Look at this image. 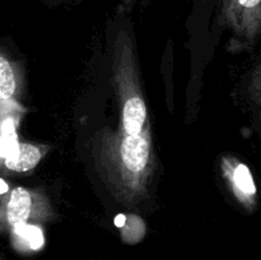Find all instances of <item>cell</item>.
Masks as SVG:
<instances>
[{
  "label": "cell",
  "mask_w": 261,
  "mask_h": 260,
  "mask_svg": "<svg viewBox=\"0 0 261 260\" xmlns=\"http://www.w3.org/2000/svg\"><path fill=\"white\" fill-rule=\"evenodd\" d=\"M53 208L42 193L18 188L0 191V232L13 231L28 222L47 221Z\"/></svg>",
  "instance_id": "obj_2"
},
{
  "label": "cell",
  "mask_w": 261,
  "mask_h": 260,
  "mask_svg": "<svg viewBox=\"0 0 261 260\" xmlns=\"http://www.w3.org/2000/svg\"><path fill=\"white\" fill-rule=\"evenodd\" d=\"M222 17L236 37L254 45L261 36V0H221Z\"/></svg>",
  "instance_id": "obj_3"
},
{
  "label": "cell",
  "mask_w": 261,
  "mask_h": 260,
  "mask_svg": "<svg viewBox=\"0 0 261 260\" xmlns=\"http://www.w3.org/2000/svg\"><path fill=\"white\" fill-rule=\"evenodd\" d=\"M0 260H2V259H0Z\"/></svg>",
  "instance_id": "obj_9"
},
{
  "label": "cell",
  "mask_w": 261,
  "mask_h": 260,
  "mask_svg": "<svg viewBox=\"0 0 261 260\" xmlns=\"http://www.w3.org/2000/svg\"><path fill=\"white\" fill-rule=\"evenodd\" d=\"M42 154L40 147L30 143L18 142L9 154L4 158V166L14 172H27L40 163Z\"/></svg>",
  "instance_id": "obj_5"
},
{
  "label": "cell",
  "mask_w": 261,
  "mask_h": 260,
  "mask_svg": "<svg viewBox=\"0 0 261 260\" xmlns=\"http://www.w3.org/2000/svg\"><path fill=\"white\" fill-rule=\"evenodd\" d=\"M17 89L14 71L12 64L7 58L0 55V99L9 101L13 98Z\"/></svg>",
  "instance_id": "obj_6"
},
{
  "label": "cell",
  "mask_w": 261,
  "mask_h": 260,
  "mask_svg": "<svg viewBox=\"0 0 261 260\" xmlns=\"http://www.w3.org/2000/svg\"><path fill=\"white\" fill-rule=\"evenodd\" d=\"M250 99H251L252 109L256 115L257 121L261 125V61L256 65L250 82Z\"/></svg>",
  "instance_id": "obj_7"
},
{
  "label": "cell",
  "mask_w": 261,
  "mask_h": 260,
  "mask_svg": "<svg viewBox=\"0 0 261 260\" xmlns=\"http://www.w3.org/2000/svg\"><path fill=\"white\" fill-rule=\"evenodd\" d=\"M149 133L127 135L124 130L107 135L98 150V163L110 188L122 203H132L145 191L150 176Z\"/></svg>",
  "instance_id": "obj_1"
},
{
  "label": "cell",
  "mask_w": 261,
  "mask_h": 260,
  "mask_svg": "<svg viewBox=\"0 0 261 260\" xmlns=\"http://www.w3.org/2000/svg\"><path fill=\"white\" fill-rule=\"evenodd\" d=\"M223 171L232 195L246 211H255L257 206V188L250 168L236 158H226Z\"/></svg>",
  "instance_id": "obj_4"
},
{
  "label": "cell",
  "mask_w": 261,
  "mask_h": 260,
  "mask_svg": "<svg viewBox=\"0 0 261 260\" xmlns=\"http://www.w3.org/2000/svg\"><path fill=\"white\" fill-rule=\"evenodd\" d=\"M13 231L18 235L19 237H22L25 242L28 244V246L31 249L36 250L40 249L43 244V237L42 232H41L40 228H37L36 226H32V224H20L17 228H14Z\"/></svg>",
  "instance_id": "obj_8"
}]
</instances>
